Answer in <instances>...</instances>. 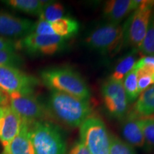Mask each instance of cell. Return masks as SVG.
Segmentation results:
<instances>
[{
  "label": "cell",
  "mask_w": 154,
  "mask_h": 154,
  "mask_svg": "<svg viewBox=\"0 0 154 154\" xmlns=\"http://www.w3.org/2000/svg\"><path fill=\"white\" fill-rule=\"evenodd\" d=\"M34 22L0 10V36L9 39H22L32 33Z\"/></svg>",
  "instance_id": "cell-11"
},
{
  "label": "cell",
  "mask_w": 154,
  "mask_h": 154,
  "mask_svg": "<svg viewBox=\"0 0 154 154\" xmlns=\"http://www.w3.org/2000/svg\"><path fill=\"white\" fill-rule=\"evenodd\" d=\"M51 23V28L55 35L68 38L76 35L79 29V24L75 19L70 17H63Z\"/></svg>",
  "instance_id": "cell-17"
},
{
  "label": "cell",
  "mask_w": 154,
  "mask_h": 154,
  "mask_svg": "<svg viewBox=\"0 0 154 154\" xmlns=\"http://www.w3.org/2000/svg\"><path fill=\"white\" fill-rule=\"evenodd\" d=\"M138 50L146 56H154V6L150 17L147 32L141 45L138 47Z\"/></svg>",
  "instance_id": "cell-22"
},
{
  "label": "cell",
  "mask_w": 154,
  "mask_h": 154,
  "mask_svg": "<svg viewBox=\"0 0 154 154\" xmlns=\"http://www.w3.org/2000/svg\"><path fill=\"white\" fill-rule=\"evenodd\" d=\"M2 154H6V153H5V152H4V153H2Z\"/></svg>",
  "instance_id": "cell-32"
},
{
  "label": "cell",
  "mask_w": 154,
  "mask_h": 154,
  "mask_svg": "<svg viewBox=\"0 0 154 154\" xmlns=\"http://www.w3.org/2000/svg\"><path fill=\"white\" fill-rule=\"evenodd\" d=\"M46 2L39 0H5L2 2L22 12L39 16Z\"/></svg>",
  "instance_id": "cell-18"
},
{
  "label": "cell",
  "mask_w": 154,
  "mask_h": 154,
  "mask_svg": "<svg viewBox=\"0 0 154 154\" xmlns=\"http://www.w3.org/2000/svg\"><path fill=\"white\" fill-rule=\"evenodd\" d=\"M66 38L57 35H37L30 34L19 41L20 49L34 55L49 56L64 49Z\"/></svg>",
  "instance_id": "cell-10"
},
{
  "label": "cell",
  "mask_w": 154,
  "mask_h": 154,
  "mask_svg": "<svg viewBox=\"0 0 154 154\" xmlns=\"http://www.w3.org/2000/svg\"><path fill=\"white\" fill-rule=\"evenodd\" d=\"M22 122V119L9 104L0 107V141L4 148L18 135Z\"/></svg>",
  "instance_id": "cell-12"
},
{
  "label": "cell",
  "mask_w": 154,
  "mask_h": 154,
  "mask_svg": "<svg viewBox=\"0 0 154 154\" xmlns=\"http://www.w3.org/2000/svg\"><path fill=\"white\" fill-rule=\"evenodd\" d=\"M32 34L37 35H55L51 28V23L41 19H38L37 22H34Z\"/></svg>",
  "instance_id": "cell-27"
},
{
  "label": "cell",
  "mask_w": 154,
  "mask_h": 154,
  "mask_svg": "<svg viewBox=\"0 0 154 154\" xmlns=\"http://www.w3.org/2000/svg\"><path fill=\"white\" fill-rule=\"evenodd\" d=\"M4 152L6 154H35L30 140L27 123L22 121L18 135L5 148Z\"/></svg>",
  "instance_id": "cell-15"
},
{
  "label": "cell",
  "mask_w": 154,
  "mask_h": 154,
  "mask_svg": "<svg viewBox=\"0 0 154 154\" xmlns=\"http://www.w3.org/2000/svg\"><path fill=\"white\" fill-rule=\"evenodd\" d=\"M121 134L131 146L143 148L145 140L139 124V119L128 114L121 124Z\"/></svg>",
  "instance_id": "cell-14"
},
{
  "label": "cell",
  "mask_w": 154,
  "mask_h": 154,
  "mask_svg": "<svg viewBox=\"0 0 154 154\" xmlns=\"http://www.w3.org/2000/svg\"><path fill=\"white\" fill-rule=\"evenodd\" d=\"M142 1L138 0H111L106 2L103 9L104 18L109 22L120 24L128 14L139 7Z\"/></svg>",
  "instance_id": "cell-13"
},
{
  "label": "cell",
  "mask_w": 154,
  "mask_h": 154,
  "mask_svg": "<svg viewBox=\"0 0 154 154\" xmlns=\"http://www.w3.org/2000/svg\"><path fill=\"white\" fill-rule=\"evenodd\" d=\"M65 9L60 3L47 1L40 13L39 19L53 22L64 17Z\"/></svg>",
  "instance_id": "cell-20"
},
{
  "label": "cell",
  "mask_w": 154,
  "mask_h": 154,
  "mask_svg": "<svg viewBox=\"0 0 154 154\" xmlns=\"http://www.w3.org/2000/svg\"><path fill=\"white\" fill-rule=\"evenodd\" d=\"M23 63V59L15 51L0 50V66L19 68Z\"/></svg>",
  "instance_id": "cell-25"
},
{
  "label": "cell",
  "mask_w": 154,
  "mask_h": 154,
  "mask_svg": "<svg viewBox=\"0 0 154 154\" xmlns=\"http://www.w3.org/2000/svg\"><path fill=\"white\" fill-rule=\"evenodd\" d=\"M87 47L102 54H114L124 45V26L108 22L98 26L86 36Z\"/></svg>",
  "instance_id": "cell-4"
},
{
  "label": "cell",
  "mask_w": 154,
  "mask_h": 154,
  "mask_svg": "<svg viewBox=\"0 0 154 154\" xmlns=\"http://www.w3.org/2000/svg\"><path fill=\"white\" fill-rule=\"evenodd\" d=\"M27 124L35 154H66L65 140L57 126L47 121Z\"/></svg>",
  "instance_id": "cell-3"
},
{
  "label": "cell",
  "mask_w": 154,
  "mask_h": 154,
  "mask_svg": "<svg viewBox=\"0 0 154 154\" xmlns=\"http://www.w3.org/2000/svg\"><path fill=\"white\" fill-rule=\"evenodd\" d=\"M122 84L128 103H132L135 100L137 99L140 94L138 92L136 69H133L128 74L124 76V79L122 80Z\"/></svg>",
  "instance_id": "cell-21"
},
{
  "label": "cell",
  "mask_w": 154,
  "mask_h": 154,
  "mask_svg": "<svg viewBox=\"0 0 154 154\" xmlns=\"http://www.w3.org/2000/svg\"><path fill=\"white\" fill-rule=\"evenodd\" d=\"M154 1H142L128 19L124 28V44L138 48L141 45L149 26Z\"/></svg>",
  "instance_id": "cell-6"
},
{
  "label": "cell",
  "mask_w": 154,
  "mask_h": 154,
  "mask_svg": "<svg viewBox=\"0 0 154 154\" xmlns=\"http://www.w3.org/2000/svg\"><path fill=\"white\" fill-rule=\"evenodd\" d=\"M128 114L138 119L154 115V84L140 94Z\"/></svg>",
  "instance_id": "cell-16"
},
{
  "label": "cell",
  "mask_w": 154,
  "mask_h": 154,
  "mask_svg": "<svg viewBox=\"0 0 154 154\" xmlns=\"http://www.w3.org/2000/svg\"><path fill=\"white\" fill-rule=\"evenodd\" d=\"M42 82L52 91L63 92L79 99L88 100L91 94L84 79L67 67L44 69L40 73Z\"/></svg>",
  "instance_id": "cell-2"
},
{
  "label": "cell",
  "mask_w": 154,
  "mask_h": 154,
  "mask_svg": "<svg viewBox=\"0 0 154 154\" xmlns=\"http://www.w3.org/2000/svg\"><path fill=\"white\" fill-rule=\"evenodd\" d=\"M136 54V51H134L123 58L116 65L110 78L113 80L122 82L124 76L134 68L135 63L137 61Z\"/></svg>",
  "instance_id": "cell-19"
},
{
  "label": "cell",
  "mask_w": 154,
  "mask_h": 154,
  "mask_svg": "<svg viewBox=\"0 0 154 154\" xmlns=\"http://www.w3.org/2000/svg\"><path fill=\"white\" fill-rule=\"evenodd\" d=\"M109 154H136L132 146L114 136H111Z\"/></svg>",
  "instance_id": "cell-26"
},
{
  "label": "cell",
  "mask_w": 154,
  "mask_h": 154,
  "mask_svg": "<svg viewBox=\"0 0 154 154\" xmlns=\"http://www.w3.org/2000/svg\"><path fill=\"white\" fill-rule=\"evenodd\" d=\"M101 94L106 109L111 116L116 119L126 116L128 101L122 82L109 78L101 86Z\"/></svg>",
  "instance_id": "cell-8"
},
{
  "label": "cell",
  "mask_w": 154,
  "mask_h": 154,
  "mask_svg": "<svg viewBox=\"0 0 154 154\" xmlns=\"http://www.w3.org/2000/svg\"><path fill=\"white\" fill-rule=\"evenodd\" d=\"M139 124L145 140V144L151 149H154V118L140 119Z\"/></svg>",
  "instance_id": "cell-24"
},
{
  "label": "cell",
  "mask_w": 154,
  "mask_h": 154,
  "mask_svg": "<svg viewBox=\"0 0 154 154\" xmlns=\"http://www.w3.org/2000/svg\"><path fill=\"white\" fill-rule=\"evenodd\" d=\"M69 154H91L87 148L81 141L76 142L71 149Z\"/></svg>",
  "instance_id": "cell-30"
},
{
  "label": "cell",
  "mask_w": 154,
  "mask_h": 154,
  "mask_svg": "<svg viewBox=\"0 0 154 154\" xmlns=\"http://www.w3.org/2000/svg\"><path fill=\"white\" fill-rule=\"evenodd\" d=\"M136 71L138 92L140 94L154 84V68L143 66Z\"/></svg>",
  "instance_id": "cell-23"
},
{
  "label": "cell",
  "mask_w": 154,
  "mask_h": 154,
  "mask_svg": "<svg viewBox=\"0 0 154 154\" xmlns=\"http://www.w3.org/2000/svg\"><path fill=\"white\" fill-rule=\"evenodd\" d=\"M147 66L154 68V56H145L135 63L134 69H138L141 67Z\"/></svg>",
  "instance_id": "cell-29"
},
{
  "label": "cell",
  "mask_w": 154,
  "mask_h": 154,
  "mask_svg": "<svg viewBox=\"0 0 154 154\" xmlns=\"http://www.w3.org/2000/svg\"><path fill=\"white\" fill-rule=\"evenodd\" d=\"M47 109L50 116L70 127L80 126L93 111L88 100L57 91L50 94Z\"/></svg>",
  "instance_id": "cell-1"
},
{
  "label": "cell",
  "mask_w": 154,
  "mask_h": 154,
  "mask_svg": "<svg viewBox=\"0 0 154 154\" xmlns=\"http://www.w3.org/2000/svg\"><path fill=\"white\" fill-rule=\"evenodd\" d=\"M38 81L19 68L0 66V90L8 94L22 92L33 93Z\"/></svg>",
  "instance_id": "cell-9"
},
{
  "label": "cell",
  "mask_w": 154,
  "mask_h": 154,
  "mask_svg": "<svg viewBox=\"0 0 154 154\" xmlns=\"http://www.w3.org/2000/svg\"><path fill=\"white\" fill-rule=\"evenodd\" d=\"M8 98L10 107L25 122L44 121L50 116L47 107L44 106L33 93L16 92L8 94Z\"/></svg>",
  "instance_id": "cell-7"
},
{
  "label": "cell",
  "mask_w": 154,
  "mask_h": 154,
  "mask_svg": "<svg viewBox=\"0 0 154 154\" xmlns=\"http://www.w3.org/2000/svg\"><path fill=\"white\" fill-rule=\"evenodd\" d=\"M9 105L8 95H6L5 92L0 90V107H4Z\"/></svg>",
  "instance_id": "cell-31"
},
{
  "label": "cell",
  "mask_w": 154,
  "mask_h": 154,
  "mask_svg": "<svg viewBox=\"0 0 154 154\" xmlns=\"http://www.w3.org/2000/svg\"><path fill=\"white\" fill-rule=\"evenodd\" d=\"M81 142L91 154H109L111 136L99 117L89 116L80 126Z\"/></svg>",
  "instance_id": "cell-5"
},
{
  "label": "cell",
  "mask_w": 154,
  "mask_h": 154,
  "mask_svg": "<svg viewBox=\"0 0 154 154\" xmlns=\"http://www.w3.org/2000/svg\"><path fill=\"white\" fill-rule=\"evenodd\" d=\"M18 49H19V42L0 36V50H9V51H16Z\"/></svg>",
  "instance_id": "cell-28"
}]
</instances>
